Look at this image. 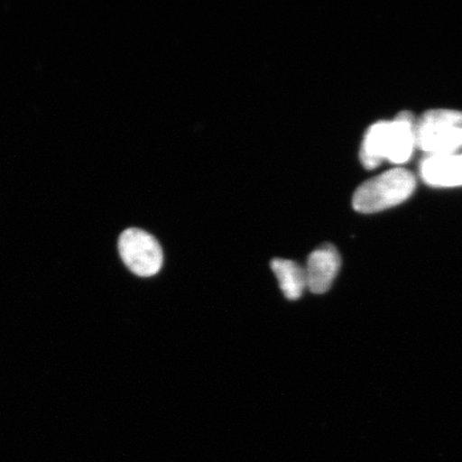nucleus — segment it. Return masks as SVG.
Masks as SVG:
<instances>
[{
	"label": "nucleus",
	"instance_id": "3",
	"mask_svg": "<svg viewBox=\"0 0 462 462\" xmlns=\"http://www.w3.org/2000/svg\"><path fill=\"white\" fill-rule=\"evenodd\" d=\"M417 148L427 155L456 153L462 148V112L432 109L415 123Z\"/></svg>",
	"mask_w": 462,
	"mask_h": 462
},
{
	"label": "nucleus",
	"instance_id": "6",
	"mask_svg": "<svg viewBox=\"0 0 462 462\" xmlns=\"http://www.w3.org/2000/svg\"><path fill=\"white\" fill-rule=\"evenodd\" d=\"M420 173L431 187H462V153L427 155L421 161Z\"/></svg>",
	"mask_w": 462,
	"mask_h": 462
},
{
	"label": "nucleus",
	"instance_id": "4",
	"mask_svg": "<svg viewBox=\"0 0 462 462\" xmlns=\"http://www.w3.org/2000/svg\"><path fill=\"white\" fill-rule=\"evenodd\" d=\"M119 253L126 267L138 276H153L163 265V251L158 240L143 229L125 230L119 238Z\"/></svg>",
	"mask_w": 462,
	"mask_h": 462
},
{
	"label": "nucleus",
	"instance_id": "7",
	"mask_svg": "<svg viewBox=\"0 0 462 462\" xmlns=\"http://www.w3.org/2000/svg\"><path fill=\"white\" fill-rule=\"evenodd\" d=\"M273 269L282 293L288 300L302 297L306 285L305 269L292 260L275 258L271 262Z\"/></svg>",
	"mask_w": 462,
	"mask_h": 462
},
{
	"label": "nucleus",
	"instance_id": "5",
	"mask_svg": "<svg viewBox=\"0 0 462 462\" xmlns=\"http://www.w3.org/2000/svg\"><path fill=\"white\" fill-rule=\"evenodd\" d=\"M339 254L332 245H323L310 254L306 263V285L310 292L326 293L339 273Z\"/></svg>",
	"mask_w": 462,
	"mask_h": 462
},
{
	"label": "nucleus",
	"instance_id": "2",
	"mask_svg": "<svg viewBox=\"0 0 462 462\" xmlns=\"http://www.w3.org/2000/svg\"><path fill=\"white\" fill-rule=\"evenodd\" d=\"M417 180L412 172L394 169L361 184L354 195L355 209L361 213L380 212L407 200L414 192Z\"/></svg>",
	"mask_w": 462,
	"mask_h": 462
},
{
	"label": "nucleus",
	"instance_id": "1",
	"mask_svg": "<svg viewBox=\"0 0 462 462\" xmlns=\"http://www.w3.org/2000/svg\"><path fill=\"white\" fill-rule=\"evenodd\" d=\"M415 121L409 112L398 114L392 121H380L366 132L362 143L360 159L367 170H374L383 161L406 163L417 148Z\"/></svg>",
	"mask_w": 462,
	"mask_h": 462
}]
</instances>
